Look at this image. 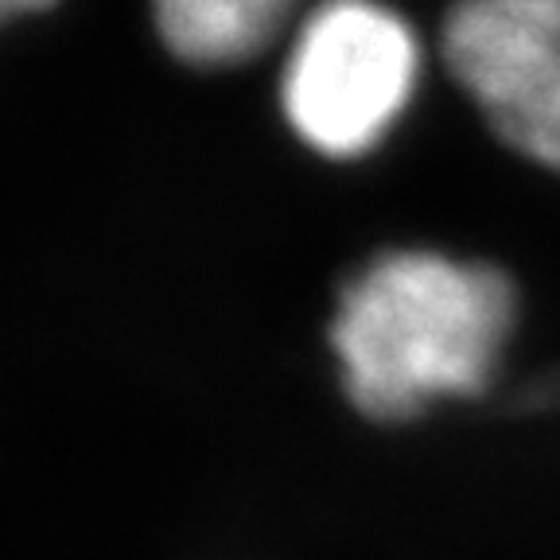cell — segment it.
I'll return each mask as SVG.
<instances>
[{
  "instance_id": "obj_2",
  "label": "cell",
  "mask_w": 560,
  "mask_h": 560,
  "mask_svg": "<svg viewBox=\"0 0 560 560\" xmlns=\"http://www.w3.org/2000/svg\"><path fill=\"white\" fill-rule=\"evenodd\" d=\"M424 47L385 0H324L300 20L284 70L280 114L304 149L362 160L401 125L417 97Z\"/></svg>"
},
{
  "instance_id": "obj_5",
  "label": "cell",
  "mask_w": 560,
  "mask_h": 560,
  "mask_svg": "<svg viewBox=\"0 0 560 560\" xmlns=\"http://www.w3.org/2000/svg\"><path fill=\"white\" fill-rule=\"evenodd\" d=\"M55 4V0H0V20H12V16H24V12H39Z\"/></svg>"
},
{
  "instance_id": "obj_3",
  "label": "cell",
  "mask_w": 560,
  "mask_h": 560,
  "mask_svg": "<svg viewBox=\"0 0 560 560\" xmlns=\"http://www.w3.org/2000/svg\"><path fill=\"white\" fill-rule=\"evenodd\" d=\"M440 51L487 129L560 175V0H455Z\"/></svg>"
},
{
  "instance_id": "obj_1",
  "label": "cell",
  "mask_w": 560,
  "mask_h": 560,
  "mask_svg": "<svg viewBox=\"0 0 560 560\" xmlns=\"http://www.w3.org/2000/svg\"><path fill=\"white\" fill-rule=\"evenodd\" d=\"M525 296L490 257L382 245L335 284L324 354L342 409L374 432H412L499 394Z\"/></svg>"
},
{
  "instance_id": "obj_4",
  "label": "cell",
  "mask_w": 560,
  "mask_h": 560,
  "mask_svg": "<svg viewBox=\"0 0 560 560\" xmlns=\"http://www.w3.org/2000/svg\"><path fill=\"white\" fill-rule=\"evenodd\" d=\"M300 0H152L164 47L187 67L226 70L269 51Z\"/></svg>"
}]
</instances>
